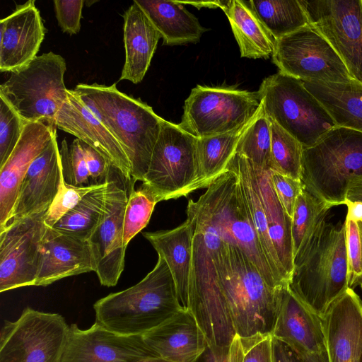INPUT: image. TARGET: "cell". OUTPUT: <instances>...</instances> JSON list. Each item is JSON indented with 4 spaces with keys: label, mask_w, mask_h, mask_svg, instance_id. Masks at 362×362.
<instances>
[{
    "label": "cell",
    "mask_w": 362,
    "mask_h": 362,
    "mask_svg": "<svg viewBox=\"0 0 362 362\" xmlns=\"http://www.w3.org/2000/svg\"><path fill=\"white\" fill-rule=\"evenodd\" d=\"M192 267L211 276L228 308L236 334L242 340L272 334L280 288H272L238 248L204 243L194 233Z\"/></svg>",
    "instance_id": "obj_1"
},
{
    "label": "cell",
    "mask_w": 362,
    "mask_h": 362,
    "mask_svg": "<svg viewBox=\"0 0 362 362\" xmlns=\"http://www.w3.org/2000/svg\"><path fill=\"white\" fill-rule=\"evenodd\" d=\"M187 217L195 227L212 233L225 245L239 249L272 288L284 286L264 254L233 171L226 169L196 202L189 199Z\"/></svg>",
    "instance_id": "obj_2"
},
{
    "label": "cell",
    "mask_w": 362,
    "mask_h": 362,
    "mask_svg": "<svg viewBox=\"0 0 362 362\" xmlns=\"http://www.w3.org/2000/svg\"><path fill=\"white\" fill-rule=\"evenodd\" d=\"M74 91L122 146L133 183L143 182L165 119L141 100L120 92L115 83H78Z\"/></svg>",
    "instance_id": "obj_3"
},
{
    "label": "cell",
    "mask_w": 362,
    "mask_h": 362,
    "mask_svg": "<svg viewBox=\"0 0 362 362\" xmlns=\"http://www.w3.org/2000/svg\"><path fill=\"white\" fill-rule=\"evenodd\" d=\"M95 322L124 336H142L185 309L165 259L139 283L99 299L93 305Z\"/></svg>",
    "instance_id": "obj_4"
},
{
    "label": "cell",
    "mask_w": 362,
    "mask_h": 362,
    "mask_svg": "<svg viewBox=\"0 0 362 362\" xmlns=\"http://www.w3.org/2000/svg\"><path fill=\"white\" fill-rule=\"evenodd\" d=\"M291 291L322 317L349 287L345 224L322 221L302 252L293 259Z\"/></svg>",
    "instance_id": "obj_5"
},
{
    "label": "cell",
    "mask_w": 362,
    "mask_h": 362,
    "mask_svg": "<svg viewBox=\"0 0 362 362\" xmlns=\"http://www.w3.org/2000/svg\"><path fill=\"white\" fill-rule=\"evenodd\" d=\"M362 177V132L336 126L304 148V189L332 207L344 204L351 180Z\"/></svg>",
    "instance_id": "obj_6"
},
{
    "label": "cell",
    "mask_w": 362,
    "mask_h": 362,
    "mask_svg": "<svg viewBox=\"0 0 362 362\" xmlns=\"http://www.w3.org/2000/svg\"><path fill=\"white\" fill-rule=\"evenodd\" d=\"M66 69L61 55L44 53L11 72L0 86V95L27 122L54 126L56 116L68 98L64 81Z\"/></svg>",
    "instance_id": "obj_7"
},
{
    "label": "cell",
    "mask_w": 362,
    "mask_h": 362,
    "mask_svg": "<svg viewBox=\"0 0 362 362\" xmlns=\"http://www.w3.org/2000/svg\"><path fill=\"white\" fill-rule=\"evenodd\" d=\"M267 116L296 138L304 148L318 142L337 125L302 81L278 72L257 90Z\"/></svg>",
    "instance_id": "obj_8"
},
{
    "label": "cell",
    "mask_w": 362,
    "mask_h": 362,
    "mask_svg": "<svg viewBox=\"0 0 362 362\" xmlns=\"http://www.w3.org/2000/svg\"><path fill=\"white\" fill-rule=\"evenodd\" d=\"M142 184L158 202L200 189L197 138L165 120Z\"/></svg>",
    "instance_id": "obj_9"
},
{
    "label": "cell",
    "mask_w": 362,
    "mask_h": 362,
    "mask_svg": "<svg viewBox=\"0 0 362 362\" xmlns=\"http://www.w3.org/2000/svg\"><path fill=\"white\" fill-rule=\"evenodd\" d=\"M261 105L258 91L197 85L185 101L178 126L196 138L224 134L250 120Z\"/></svg>",
    "instance_id": "obj_10"
},
{
    "label": "cell",
    "mask_w": 362,
    "mask_h": 362,
    "mask_svg": "<svg viewBox=\"0 0 362 362\" xmlns=\"http://www.w3.org/2000/svg\"><path fill=\"white\" fill-rule=\"evenodd\" d=\"M69 326L58 313L26 307L0 332V362H60Z\"/></svg>",
    "instance_id": "obj_11"
},
{
    "label": "cell",
    "mask_w": 362,
    "mask_h": 362,
    "mask_svg": "<svg viewBox=\"0 0 362 362\" xmlns=\"http://www.w3.org/2000/svg\"><path fill=\"white\" fill-rule=\"evenodd\" d=\"M272 58L279 72L302 81H354L330 44L310 25L276 40Z\"/></svg>",
    "instance_id": "obj_12"
},
{
    "label": "cell",
    "mask_w": 362,
    "mask_h": 362,
    "mask_svg": "<svg viewBox=\"0 0 362 362\" xmlns=\"http://www.w3.org/2000/svg\"><path fill=\"white\" fill-rule=\"evenodd\" d=\"M105 181L103 214L88 241L100 283L112 287L117 284L124 267V216L129 196L127 184L129 182L112 165Z\"/></svg>",
    "instance_id": "obj_13"
},
{
    "label": "cell",
    "mask_w": 362,
    "mask_h": 362,
    "mask_svg": "<svg viewBox=\"0 0 362 362\" xmlns=\"http://www.w3.org/2000/svg\"><path fill=\"white\" fill-rule=\"evenodd\" d=\"M309 25L330 44L362 84V0H299Z\"/></svg>",
    "instance_id": "obj_14"
},
{
    "label": "cell",
    "mask_w": 362,
    "mask_h": 362,
    "mask_svg": "<svg viewBox=\"0 0 362 362\" xmlns=\"http://www.w3.org/2000/svg\"><path fill=\"white\" fill-rule=\"evenodd\" d=\"M48 209L12 221L0 230V292L35 286Z\"/></svg>",
    "instance_id": "obj_15"
},
{
    "label": "cell",
    "mask_w": 362,
    "mask_h": 362,
    "mask_svg": "<svg viewBox=\"0 0 362 362\" xmlns=\"http://www.w3.org/2000/svg\"><path fill=\"white\" fill-rule=\"evenodd\" d=\"M160 357L144 342L142 336H124L96 322L88 329L69 326L60 362H139Z\"/></svg>",
    "instance_id": "obj_16"
},
{
    "label": "cell",
    "mask_w": 362,
    "mask_h": 362,
    "mask_svg": "<svg viewBox=\"0 0 362 362\" xmlns=\"http://www.w3.org/2000/svg\"><path fill=\"white\" fill-rule=\"evenodd\" d=\"M272 337L313 362H329L322 317L310 310L289 288L281 287Z\"/></svg>",
    "instance_id": "obj_17"
},
{
    "label": "cell",
    "mask_w": 362,
    "mask_h": 362,
    "mask_svg": "<svg viewBox=\"0 0 362 362\" xmlns=\"http://www.w3.org/2000/svg\"><path fill=\"white\" fill-rule=\"evenodd\" d=\"M54 126L100 152L134 185L131 164L122 146L74 90H69L68 98L56 116Z\"/></svg>",
    "instance_id": "obj_18"
},
{
    "label": "cell",
    "mask_w": 362,
    "mask_h": 362,
    "mask_svg": "<svg viewBox=\"0 0 362 362\" xmlns=\"http://www.w3.org/2000/svg\"><path fill=\"white\" fill-rule=\"evenodd\" d=\"M33 0L18 5L0 21V71L12 72L33 60L45 28Z\"/></svg>",
    "instance_id": "obj_19"
},
{
    "label": "cell",
    "mask_w": 362,
    "mask_h": 362,
    "mask_svg": "<svg viewBox=\"0 0 362 362\" xmlns=\"http://www.w3.org/2000/svg\"><path fill=\"white\" fill-rule=\"evenodd\" d=\"M56 134L54 126L28 123L16 148L0 167V230L11 219L21 185L31 163Z\"/></svg>",
    "instance_id": "obj_20"
},
{
    "label": "cell",
    "mask_w": 362,
    "mask_h": 362,
    "mask_svg": "<svg viewBox=\"0 0 362 362\" xmlns=\"http://www.w3.org/2000/svg\"><path fill=\"white\" fill-rule=\"evenodd\" d=\"M329 362H360L362 358V300L351 288L322 315Z\"/></svg>",
    "instance_id": "obj_21"
},
{
    "label": "cell",
    "mask_w": 362,
    "mask_h": 362,
    "mask_svg": "<svg viewBox=\"0 0 362 362\" xmlns=\"http://www.w3.org/2000/svg\"><path fill=\"white\" fill-rule=\"evenodd\" d=\"M63 178L56 134L31 163L21 185L9 222L48 209L59 192Z\"/></svg>",
    "instance_id": "obj_22"
},
{
    "label": "cell",
    "mask_w": 362,
    "mask_h": 362,
    "mask_svg": "<svg viewBox=\"0 0 362 362\" xmlns=\"http://www.w3.org/2000/svg\"><path fill=\"white\" fill-rule=\"evenodd\" d=\"M95 270L88 240L46 226L35 286H46L62 279Z\"/></svg>",
    "instance_id": "obj_23"
},
{
    "label": "cell",
    "mask_w": 362,
    "mask_h": 362,
    "mask_svg": "<svg viewBox=\"0 0 362 362\" xmlns=\"http://www.w3.org/2000/svg\"><path fill=\"white\" fill-rule=\"evenodd\" d=\"M142 337L150 349L168 362H194L208 345L194 317L185 309Z\"/></svg>",
    "instance_id": "obj_24"
},
{
    "label": "cell",
    "mask_w": 362,
    "mask_h": 362,
    "mask_svg": "<svg viewBox=\"0 0 362 362\" xmlns=\"http://www.w3.org/2000/svg\"><path fill=\"white\" fill-rule=\"evenodd\" d=\"M194 233V222L187 217L185 221L173 229L142 233L158 255L166 262L175 283L179 300L185 310L189 306Z\"/></svg>",
    "instance_id": "obj_25"
},
{
    "label": "cell",
    "mask_w": 362,
    "mask_h": 362,
    "mask_svg": "<svg viewBox=\"0 0 362 362\" xmlns=\"http://www.w3.org/2000/svg\"><path fill=\"white\" fill-rule=\"evenodd\" d=\"M123 18L125 62L119 80L136 84L146 74L161 36L134 1Z\"/></svg>",
    "instance_id": "obj_26"
},
{
    "label": "cell",
    "mask_w": 362,
    "mask_h": 362,
    "mask_svg": "<svg viewBox=\"0 0 362 362\" xmlns=\"http://www.w3.org/2000/svg\"><path fill=\"white\" fill-rule=\"evenodd\" d=\"M226 169L233 171L238 177L249 216L271 268L283 285H288L289 279L281 265L269 235L267 218L253 164L245 157L235 153Z\"/></svg>",
    "instance_id": "obj_27"
},
{
    "label": "cell",
    "mask_w": 362,
    "mask_h": 362,
    "mask_svg": "<svg viewBox=\"0 0 362 362\" xmlns=\"http://www.w3.org/2000/svg\"><path fill=\"white\" fill-rule=\"evenodd\" d=\"M160 33L163 44L198 42L207 29L180 1L134 0Z\"/></svg>",
    "instance_id": "obj_28"
},
{
    "label": "cell",
    "mask_w": 362,
    "mask_h": 362,
    "mask_svg": "<svg viewBox=\"0 0 362 362\" xmlns=\"http://www.w3.org/2000/svg\"><path fill=\"white\" fill-rule=\"evenodd\" d=\"M305 88L323 105L338 127L362 132V84L302 81Z\"/></svg>",
    "instance_id": "obj_29"
},
{
    "label": "cell",
    "mask_w": 362,
    "mask_h": 362,
    "mask_svg": "<svg viewBox=\"0 0 362 362\" xmlns=\"http://www.w3.org/2000/svg\"><path fill=\"white\" fill-rule=\"evenodd\" d=\"M270 239L289 281L293 269L291 218L281 204L272 183L271 170L254 165Z\"/></svg>",
    "instance_id": "obj_30"
},
{
    "label": "cell",
    "mask_w": 362,
    "mask_h": 362,
    "mask_svg": "<svg viewBox=\"0 0 362 362\" xmlns=\"http://www.w3.org/2000/svg\"><path fill=\"white\" fill-rule=\"evenodd\" d=\"M222 10L229 21L242 57L268 59L272 57L276 40L244 1H227Z\"/></svg>",
    "instance_id": "obj_31"
},
{
    "label": "cell",
    "mask_w": 362,
    "mask_h": 362,
    "mask_svg": "<svg viewBox=\"0 0 362 362\" xmlns=\"http://www.w3.org/2000/svg\"><path fill=\"white\" fill-rule=\"evenodd\" d=\"M256 115L245 124L230 132L197 138L200 188H206L214 180L226 170L228 163L236 153L240 138Z\"/></svg>",
    "instance_id": "obj_32"
},
{
    "label": "cell",
    "mask_w": 362,
    "mask_h": 362,
    "mask_svg": "<svg viewBox=\"0 0 362 362\" xmlns=\"http://www.w3.org/2000/svg\"><path fill=\"white\" fill-rule=\"evenodd\" d=\"M244 1L276 40L309 25L299 0Z\"/></svg>",
    "instance_id": "obj_33"
},
{
    "label": "cell",
    "mask_w": 362,
    "mask_h": 362,
    "mask_svg": "<svg viewBox=\"0 0 362 362\" xmlns=\"http://www.w3.org/2000/svg\"><path fill=\"white\" fill-rule=\"evenodd\" d=\"M105 181L98 184L52 227L55 230L88 240L97 227L105 206Z\"/></svg>",
    "instance_id": "obj_34"
},
{
    "label": "cell",
    "mask_w": 362,
    "mask_h": 362,
    "mask_svg": "<svg viewBox=\"0 0 362 362\" xmlns=\"http://www.w3.org/2000/svg\"><path fill=\"white\" fill-rule=\"evenodd\" d=\"M332 207L303 189L296 199L291 218L293 259L305 249Z\"/></svg>",
    "instance_id": "obj_35"
},
{
    "label": "cell",
    "mask_w": 362,
    "mask_h": 362,
    "mask_svg": "<svg viewBox=\"0 0 362 362\" xmlns=\"http://www.w3.org/2000/svg\"><path fill=\"white\" fill-rule=\"evenodd\" d=\"M262 103V101H261ZM271 120L263 105L238 143L236 153L263 170H272Z\"/></svg>",
    "instance_id": "obj_36"
},
{
    "label": "cell",
    "mask_w": 362,
    "mask_h": 362,
    "mask_svg": "<svg viewBox=\"0 0 362 362\" xmlns=\"http://www.w3.org/2000/svg\"><path fill=\"white\" fill-rule=\"evenodd\" d=\"M271 132V170L301 180L303 146L296 138L272 120Z\"/></svg>",
    "instance_id": "obj_37"
},
{
    "label": "cell",
    "mask_w": 362,
    "mask_h": 362,
    "mask_svg": "<svg viewBox=\"0 0 362 362\" xmlns=\"http://www.w3.org/2000/svg\"><path fill=\"white\" fill-rule=\"evenodd\" d=\"M130 189L124 216L123 241L125 247L148 225L155 206L158 202L143 184L136 189L132 185Z\"/></svg>",
    "instance_id": "obj_38"
},
{
    "label": "cell",
    "mask_w": 362,
    "mask_h": 362,
    "mask_svg": "<svg viewBox=\"0 0 362 362\" xmlns=\"http://www.w3.org/2000/svg\"><path fill=\"white\" fill-rule=\"evenodd\" d=\"M28 123L0 95V167L16 148Z\"/></svg>",
    "instance_id": "obj_39"
},
{
    "label": "cell",
    "mask_w": 362,
    "mask_h": 362,
    "mask_svg": "<svg viewBox=\"0 0 362 362\" xmlns=\"http://www.w3.org/2000/svg\"><path fill=\"white\" fill-rule=\"evenodd\" d=\"M59 152L66 183L77 187L93 185L89 182L90 176L78 139L70 144L66 139L63 140Z\"/></svg>",
    "instance_id": "obj_40"
},
{
    "label": "cell",
    "mask_w": 362,
    "mask_h": 362,
    "mask_svg": "<svg viewBox=\"0 0 362 362\" xmlns=\"http://www.w3.org/2000/svg\"><path fill=\"white\" fill-rule=\"evenodd\" d=\"M348 257L349 287L354 288L362 281V220L345 218Z\"/></svg>",
    "instance_id": "obj_41"
},
{
    "label": "cell",
    "mask_w": 362,
    "mask_h": 362,
    "mask_svg": "<svg viewBox=\"0 0 362 362\" xmlns=\"http://www.w3.org/2000/svg\"><path fill=\"white\" fill-rule=\"evenodd\" d=\"M98 183L88 186L77 187L66 183L63 178L59 192L47 211L45 218V226L52 228L87 193L95 188Z\"/></svg>",
    "instance_id": "obj_42"
},
{
    "label": "cell",
    "mask_w": 362,
    "mask_h": 362,
    "mask_svg": "<svg viewBox=\"0 0 362 362\" xmlns=\"http://www.w3.org/2000/svg\"><path fill=\"white\" fill-rule=\"evenodd\" d=\"M271 180L281 204L288 215L292 218L296 199L304 189L301 180L271 170Z\"/></svg>",
    "instance_id": "obj_43"
},
{
    "label": "cell",
    "mask_w": 362,
    "mask_h": 362,
    "mask_svg": "<svg viewBox=\"0 0 362 362\" xmlns=\"http://www.w3.org/2000/svg\"><path fill=\"white\" fill-rule=\"evenodd\" d=\"M83 0H54L57 20L62 30L69 35L77 34L81 28Z\"/></svg>",
    "instance_id": "obj_44"
},
{
    "label": "cell",
    "mask_w": 362,
    "mask_h": 362,
    "mask_svg": "<svg viewBox=\"0 0 362 362\" xmlns=\"http://www.w3.org/2000/svg\"><path fill=\"white\" fill-rule=\"evenodd\" d=\"M244 349L241 339L236 335L230 346L215 347L207 345L194 362H243Z\"/></svg>",
    "instance_id": "obj_45"
},
{
    "label": "cell",
    "mask_w": 362,
    "mask_h": 362,
    "mask_svg": "<svg viewBox=\"0 0 362 362\" xmlns=\"http://www.w3.org/2000/svg\"><path fill=\"white\" fill-rule=\"evenodd\" d=\"M241 341L244 349L243 362H274L272 334L258 335Z\"/></svg>",
    "instance_id": "obj_46"
},
{
    "label": "cell",
    "mask_w": 362,
    "mask_h": 362,
    "mask_svg": "<svg viewBox=\"0 0 362 362\" xmlns=\"http://www.w3.org/2000/svg\"><path fill=\"white\" fill-rule=\"evenodd\" d=\"M87 168L92 179L107 177L111 163L100 152L90 145L80 140Z\"/></svg>",
    "instance_id": "obj_47"
},
{
    "label": "cell",
    "mask_w": 362,
    "mask_h": 362,
    "mask_svg": "<svg viewBox=\"0 0 362 362\" xmlns=\"http://www.w3.org/2000/svg\"><path fill=\"white\" fill-rule=\"evenodd\" d=\"M346 202H358L362 203V177L350 181L346 194Z\"/></svg>",
    "instance_id": "obj_48"
},
{
    "label": "cell",
    "mask_w": 362,
    "mask_h": 362,
    "mask_svg": "<svg viewBox=\"0 0 362 362\" xmlns=\"http://www.w3.org/2000/svg\"><path fill=\"white\" fill-rule=\"evenodd\" d=\"M273 361L290 362L285 345L279 340L273 337Z\"/></svg>",
    "instance_id": "obj_49"
},
{
    "label": "cell",
    "mask_w": 362,
    "mask_h": 362,
    "mask_svg": "<svg viewBox=\"0 0 362 362\" xmlns=\"http://www.w3.org/2000/svg\"><path fill=\"white\" fill-rule=\"evenodd\" d=\"M347 214L346 218L354 221L362 220V203L358 202H346Z\"/></svg>",
    "instance_id": "obj_50"
},
{
    "label": "cell",
    "mask_w": 362,
    "mask_h": 362,
    "mask_svg": "<svg viewBox=\"0 0 362 362\" xmlns=\"http://www.w3.org/2000/svg\"><path fill=\"white\" fill-rule=\"evenodd\" d=\"M182 4H188L198 8L207 7V8H222L226 4L227 1H180Z\"/></svg>",
    "instance_id": "obj_51"
},
{
    "label": "cell",
    "mask_w": 362,
    "mask_h": 362,
    "mask_svg": "<svg viewBox=\"0 0 362 362\" xmlns=\"http://www.w3.org/2000/svg\"><path fill=\"white\" fill-rule=\"evenodd\" d=\"M286 349L288 356L289 361L290 362H313L310 360L306 359L301 356L296 354L294 351L291 350L288 347H287L286 345Z\"/></svg>",
    "instance_id": "obj_52"
},
{
    "label": "cell",
    "mask_w": 362,
    "mask_h": 362,
    "mask_svg": "<svg viewBox=\"0 0 362 362\" xmlns=\"http://www.w3.org/2000/svg\"><path fill=\"white\" fill-rule=\"evenodd\" d=\"M139 362H168V361L161 358L160 357H153V358H149L145 359V360L139 361Z\"/></svg>",
    "instance_id": "obj_53"
},
{
    "label": "cell",
    "mask_w": 362,
    "mask_h": 362,
    "mask_svg": "<svg viewBox=\"0 0 362 362\" xmlns=\"http://www.w3.org/2000/svg\"><path fill=\"white\" fill-rule=\"evenodd\" d=\"M360 286H361V288H362V281H361V282L360 284Z\"/></svg>",
    "instance_id": "obj_54"
},
{
    "label": "cell",
    "mask_w": 362,
    "mask_h": 362,
    "mask_svg": "<svg viewBox=\"0 0 362 362\" xmlns=\"http://www.w3.org/2000/svg\"><path fill=\"white\" fill-rule=\"evenodd\" d=\"M360 362H362V358H361V359L360 360Z\"/></svg>",
    "instance_id": "obj_55"
}]
</instances>
